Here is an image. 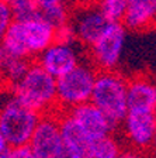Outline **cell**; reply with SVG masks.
<instances>
[{
	"label": "cell",
	"instance_id": "cell-1",
	"mask_svg": "<svg viewBox=\"0 0 156 158\" xmlns=\"http://www.w3.org/2000/svg\"><path fill=\"white\" fill-rule=\"evenodd\" d=\"M54 41H56V28L41 17H35L27 21L13 20L0 47L17 56L35 61Z\"/></svg>",
	"mask_w": 156,
	"mask_h": 158
},
{
	"label": "cell",
	"instance_id": "cell-2",
	"mask_svg": "<svg viewBox=\"0 0 156 158\" xmlns=\"http://www.w3.org/2000/svg\"><path fill=\"white\" fill-rule=\"evenodd\" d=\"M11 95L41 114L59 112L56 78L33 61L24 76L10 88Z\"/></svg>",
	"mask_w": 156,
	"mask_h": 158
},
{
	"label": "cell",
	"instance_id": "cell-3",
	"mask_svg": "<svg viewBox=\"0 0 156 158\" xmlns=\"http://www.w3.org/2000/svg\"><path fill=\"white\" fill-rule=\"evenodd\" d=\"M90 102L101 109L118 128L130 110L128 79L117 69L98 71Z\"/></svg>",
	"mask_w": 156,
	"mask_h": 158
},
{
	"label": "cell",
	"instance_id": "cell-4",
	"mask_svg": "<svg viewBox=\"0 0 156 158\" xmlns=\"http://www.w3.org/2000/svg\"><path fill=\"white\" fill-rule=\"evenodd\" d=\"M41 116L13 95L0 106V130L10 148L30 144Z\"/></svg>",
	"mask_w": 156,
	"mask_h": 158
},
{
	"label": "cell",
	"instance_id": "cell-5",
	"mask_svg": "<svg viewBox=\"0 0 156 158\" xmlns=\"http://www.w3.org/2000/svg\"><path fill=\"white\" fill-rule=\"evenodd\" d=\"M98 71L90 62L82 61L78 66L56 79L58 109L68 112L79 105L90 102Z\"/></svg>",
	"mask_w": 156,
	"mask_h": 158
},
{
	"label": "cell",
	"instance_id": "cell-6",
	"mask_svg": "<svg viewBox=\"0 0 156 158\" xmlns=\"http://www.w3.org/2000/svg\"><path fill=\"white\" fill-rule=\"evenodd\" d=\"M127 27L111 23L93 45L87 48L89 62L97 71H115L122 58L127 43Z\"/></svg>",
	"mask_w": 156,
	"mask_h": 158
},
{
	"label": "cell",
	"instance_id": "cell-7",
	"mask_svg": "<svg viewBox=\"0 0 156 158\" xmlns=\"http://www.w3.org/2000/svg\"><path fill=\"white\" fill-rule=\"evenodd\" d=\"M120 127L127 147L150 151L156 133V112L130 109Z\"/></svg>",
	"mask_w": 156,
	"mask_h": 158
},
{
	"label": "cell",
	"instance_id": "cell-8",
	"mask_svg": "<svg viewBox=\"0 0 156 158\" xmlns=\"http://www.w3.org/2000/svg\"><path fill=\"white\" fill-rule=\"evenodd\" d=\"M70 24L75 30L78 44L83 48H89L100 38L111 23L100 11L97 4L91 3L75 6Z\"/></svg>",
	"mask_w": 156,
	"mask_h": 158
},
{
	"label": "cell",
	"instance_id": "cell-9",
	"mask_svg": "<svg viewBox=\"0 0 156 158\" xmlns=\"http://www.w3.org/2000/svg\"><path fill=\"white\" fill-rule=\"evenodd\" d=\"M28 145L35 158H61L63 140L59 127L58 112L41 116Z\"/></svg>",
	"mask_w": 156,
	"mask_h": 158
},
{
	"label": "cell",
	"instance_id": "cell-10",
	"mask_svg": "<svg viewBox=\"0 0 156 158\" xmlns=\"http://www.w3.org/2000/svg\"><path fill=\"white\" fill-rule=\"evenodd\" d=\"M35 61L56 79L68 73L82 62L80 54L76 49V44L63 43L58 40L39 54Z\"/></svg>",
	"mask_w": 156,
	"mask_h": 158
},
{
	"label": "cell",
	"instance_id": "cell-11",
	"mask_svg": "<svg viewBox=\"0 0 156 158\" xmlns=\"http://www.w3.org/2000/svg\"><path fill=\"white\" fill-rule=\"evenodd\" d=\"M68 112L78 122V124L85 130V133L90 137V140L103 137V135L114 133L117 130L115 124L106 116V113L91 102L79 105Z\"/></svg>",
	"mask_w": 156,
	"mask_h": 158
},
{
	"label": "cell",
	"instance_id": "cell-12",
	"mask_svg": "<svg viewBox=\"0 0 156 158\" xmlns=\"http://www.w3.org/2000/svg\"><path fill=\"white\" fill-rule=\"evenodd\" d=\"M122 24L128 31L145 33L156 26V0H127Z\"/></svg>",
	"mask_w": 156,
	"mask_h": 158
},
{
	"label": "cell",
	"instance_id": "cell-13",
	"mask_svg": "<svg viewBox=\"0 0 156 158\" xmlns=\"http://www.w3.org/2000/svg\"><path fill=\"white\" fill-rule=\"evenodd\" d=\"M128 106L156 112V82L152 78L139 73L128 79Z\"/></svg>",
	"mask_w": 156,
	"mask_h": 158
},
{
	"label": "cell",
	"instance_id": "cell-14",
	"mask_svg": "<svg viewBox=\"0 0 156 158\" xmlns=\"http://www.w3.org/2000/svg\"><path fill=\"white\" fill-rule=\"evenodd\" d=\"M59 116V127H61V134L63 140V147L76 151L79 154L85 155L87 158V150L90 144V137L85 133V130L78 124L75 118L72 117L69 112H58Z\"/></svg>",
	"mask_w": 156,
	"mask_h": 158
},
{
	"label": "cell",
	"instance_id": "cell-15",
	"mask_svg": "<svg viewBox=\"0 0 156 158\" xmlns=\"http://www.w3.org/2000/svg\"><path fill=\"white\" fill-rule=\"evenodd\" d=\"M31 62L33 59L17 56L0 47V78L4 88L10 90V88L24 76Z\"/></svg>",
	"mask_w": 156,
	"mask_h": 158
},
{
	"label": "cell",
	"instance_id": "cell-16",
	"mask_svg": "<svg viewBox=\"0 0 156 158\" xmlns=\"http://www.w3.org/2000/svg\"><path fill=\"white\" fill-rule=\"evenodd\" d=\"M122 151V143L114 135V133H110L91 140L87 150V158H120Z\"/></svg>",
	"mask_w": 156,
	"mask_h": 158
},
{
	"label": "cell",
	"instance_id": "cell-17",
	"mask_svg": "<svg viewBox=\"0 0 156 158\" xmlns=\"http://www.w3.org/2000/svg\"><path fill=\"white\" fill-rule=\"evenodd\" d=\"M100 11L110 23H122L127 13V0H97L96 2Z\"/></svg>",
	"mask_w": 156,
	"mask_h": 158
},
{
	"label": "cell",
	"instance_id": "cell-18",
	"mask_svg": "<svg viewBox=\"0 0 156 158\" xmlns=\"http://www.w3.org/2000/svg\"><path fill=\"white\" fill-rule=\"evenodd\" d=\"M10 7L13 11L14 20L27 21V20L38 17V6L35 0H18L16 3L10 4Z\"/></svg>",
	"mask_w": 156,
	"mask_h": 158
},
{
	"label": "cell",
	"instance_id": "cell-19",
	"mask_svg": "<svg viewBox=\"0 0 156 158\" xmlns=\"http://www.w3.org/2000/svg\"><path fill=\"white\" fill-rule=\"evenodd\" d=\"M13 11L11 7L6 0H0V45L3 43V38L6 35L10 24L13 23Z\"/></svg>",
	"mask_w": 156,
	"mask_h": 158
},
{
	"label": "cell",
	"instance_id": "cell-20",
	"mask_svg": "<svg viewBox=\"0 0 156 158\" xmlns=\"http://www.w3.org/2000/svg\"><path fill=\"white\" fill-rule=\"evenodd\" d=\"M10 158H35V155L33 154L30 145H21L10 148Z\"/></svg>",
	"mask_w": 156,
	"mask_h": 158
},
{
	"label": "cell",
	"instance_id": "cell-21",
	"mask_svg": "<svg viewBox=\"0 0 156 158\" xmlns=\"http://www.w3.org/2000/svg\"><path fill=\"white\" fill-rule=\"evenodd\" d=\"M120 158H153V155L150 154V151H142V150L127 147L124 148Z\"/></svg>",
	"mask_w": 156,
	"mask_h": 158
},
{
	"label": "cell",
	"instance_id": "cell-22",
	"mask_svg": "<svg viewBox=\"0 0 156 158\" xmlns=\"http://www.w3.org/2000/svg\"><path fill=\"white\" fill-rule=\"evenodd\" d=\"M37 6H38V13L41 10L51 9V7L59 6V4H66V3H73V0H35Z\"/></svg>",
	"mask_w": 156,
	"mask_h": 158
},
{
	"label": "cell",
	"instance_id": "cell-23",
	"mask_svg": "<svg viewBox=\"0 0 156 158\" xmlns=\"http://www.w3.org/2000/svg\"><path fill=\"white\" fill-rule=\"evenodd\" d=\"M9 150H10V145H9V143L6 141V138H4L2 130H0V152L9 151Z\"/></svg>",
	"mask_w": 156,
	"mask_h": 158
},
{
	"label": "cell",
	"instance_id": "cell-24",
	"mask_svg": "<svg viewBox=\"0 0 156 158\" xmlns=\"http://www.w3.org/2000/svg\"><path fill=\"white\" fill-rule=\"evenodd\" d=\"M97 0H73L75 6H79V4H91V3H96Z\"/></svg>",
	"mask_w": 156,
	"mask_h": 158
},
{
	"label": "cell",
	"instance_id": "cell-25",
	"mask_svg": "<svg viewBox=\"0 0 156 158\" xmlns=\"http://www.w3.org/2000/svg\"><path fill=\"white\" fill-rule=\"evenodd\" d=\"M150 154L153 155V158H156V133H155V137H153L152 147H150Z\"/></svg>",
	"mask_w": 156,
	"mask_h": 158
},
{
	"label": "cell",
	"instance_id": "cell-26",
	"mask_svg": "<svg viewBox=\"0 0 156 158\" xmlns=\"http://www.w3.org/2000/svg\"><path fill=\"white\" fill-rule=\"evenodd\" d=\"M0 158H10V150L4 152H0Z\"/></svg>",
	"mask_w": 156,
	"mask_h": 158
},
{
	"label": "cell",
	"instance_id": "cell-27",
	"mask_svg": "<svg viewBox=\"0 0 156 158\" xmlns=\"http://www.w3.org/2000/svg\"><path fill=\"white\" fill-rule=\"evenodd\" d=\"M9 4H13V3H16V2H18V0H6Z\"/></svg>",
	"mask_w": 156,
	"mask_h": 158
},
{
	"label": "cell",
	"instance_id": "cell-28",
	"mask_svg": "<svg viewBox=\"0 0 156 158\" xmlns=\"http://www.w3.org/2000/svg\"><path fill=\"white\" fill-rule=\"evenodd\" d=\"M0 86H3V82H2V78H0Z\"/></svg>",
	"mask_w": 156,
	"mask_h": 158
}]
</instances>
